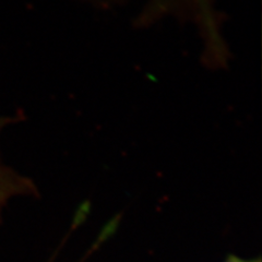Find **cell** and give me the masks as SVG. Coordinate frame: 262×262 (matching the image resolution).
Returning a JSON list of instances; mask_svg holds the SVG:
<instances>
[{
  "instance_id": "cell-1",
  "label": "cell",
  "mask_w": 262,
  "mask_h": 262,
  "mask_svg": "<svg viewBox=\"0 0 262 262\" xmlns=\"http://www.w3.org/2000/svg\"><path fill=\"white\" fill-rule=\"evenodd\" d=\"M8 119L0 118V131L7 124ZM35 191V187L26 177L16 174L6 166L0 160V216L3 209L11 198L20 194H29Z\"/></svg>"
},
{
  "instance_id": "cell-2",
  "label": "cell",
  "mask_w": 262,
  "mask_h": 262,
  "mask_svg": "<svg viewBox=\"0 0 262 262\" xmlns=\"http://www.w3.org/2000/svg\"><path fill=\"white\" fill-rule=\"evenodd\" d=\"M192 19L201 28V34L204 39H212L219 36L216 18L207 0H192Z\"/></svg>"
},
{
  "instance_id": "cell-3",
  "label": "cell",
  "mask_w": 262,
  "mask_h": 262,
  "mask_svg": "<svg viewBox=\"0 0 262 262\" xmlns=\"http://www.w3.org/2000/svg\"><path fill=\"white\" fill-rule=\"evenodd\" d=\"M223 262H261L260 258H256V259H244L241 257H237L234 255L228 256Z\"/></svg>"
}]
</instances>
